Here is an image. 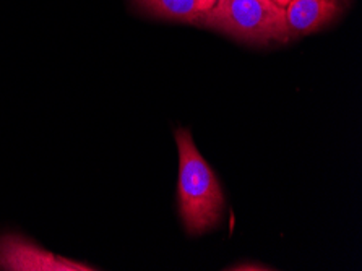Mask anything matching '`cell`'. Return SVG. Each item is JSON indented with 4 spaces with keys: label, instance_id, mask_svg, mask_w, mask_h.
<instances>
[{
    "label": "cell",
    "instance_id": "obj_1",
    "mask_svg": "<svg viewBox=\"0 0 362 271\" xmlns=\"http://www.w3.org/2000/svg\"><path fill=\"white\" fill-rule=\"evenodd\" d=\"M179 149V209L189 234L215 228L224 209L221 184L197 149L187 129L175 130Z\"/></svg>",
    "mask_w": 362,
    "mask_h": 271
},
{
    "label": "cell",
    "instance_id": "obj_2",
    "mask_svg": "<svg viewBox=\"0 0 362 271\" xmlns=\"http://www.w3.org/2000/svg\"><path fill=\"white\" fill-rule=\"evenodd\" d=\"M200 25L238 41L262 46L293 40L286 10L275 0H216Z\"/></svg>",
    "mask_w": 362,
    "mask_h": 271
},
{
    "label": "cell",
    "instance_id": "obj_3",
    "mask_svg": "<svg viewBox=\"0 0 362 271\" xmlns=\"http://www.w3.org/2000/svg\"><path fill=\"white\" fill-rule=\"evenodd\" d=\"M0 270L15 271H91L96 268L46 252L18 234L0 237Z\"/></svg>",
    "mask_w": 362,
    "mask_h": 271
},
{
    "label": "cell",
    "instance_id": "obj_4",
    "mask_svg": "<svg viewBox=\"0 0 362 271\" xmlns=\"http://www.w3.org/2000/svg\"><path fill=\"white\" fill-rule=\"evenodd\" d=\"M343 0H291L284 7L291 35L307 36L320 31L341 15Z\"/></svg>",
    "mask_w": 362,
    "mask_h": 271
},
{
    "label": "cell",
    "instance_id": "obj_5",
    "mask_svg": "<svg viewBox=\"0 0 362 271\" xmlns=\"http://www.w3.org/2000/svg\"><path fill=\"white\" fill-rule=\"evenodd\" d=\"M144 12L156 18L177 21V23L200 25L216 0H134Z\"/></svg>",
    "mask_w": 362,
    "mask_h": 271
},
{
    "label": "cell",
    "instance_id": "obj_6",
    "mask_svg": "<svg viewBox=\"0 0 362 271\" xmlns=\"http://www.w3.org/2000/svg\"><path fill=\"white\" fill-rule=\"evenodd\" d=\"M231 270H268V268L260 267V265H257V267H254V265H239V267H234Z\"/></svg>",
    "mask_w": 362,
    "mask_h": 271
},
{
    "label": "cell",
    "instance_id": "obj_7",
    "mask_svg": "<svg viewBox=\"0 0 362 271\" xmlns=\"http://www.w3.org/2000/svg\"><path fill=\"white\" fill-rule=\"evenodd\" d=\"M278 5H281V7H286V5L291 2V0H275ZM343 2H348V0H343Z\"/></svg>",
    "mask_w": 362,
    "mask_h": 271
}]
</instances>
